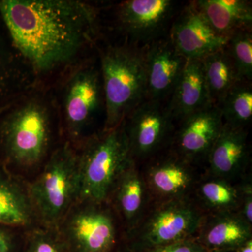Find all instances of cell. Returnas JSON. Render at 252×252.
<instances>
[{"mask_svg":"<svg viewBox=\"0 0 252 252\" xmlns=\"http://www.w3.org/2000/svg\"><path fill=\"white\" fill-rule=\"evenodd\" d=\"M0 17L13 46L41 79L80 62L97 32V13L76 0H0Z\"/></svg>","mask_w":252,"mask_h":252,"instance_id":"6da1fadb","label":"cell"},{"mask_svg":"<svg viewBox=\"0 0 252 252\" xmlns=\"http://www.w3.org/2000/svg\"><path fill=\"white\" fill-rule=\"evenodd\" d=\"M41 87L0 112V162L28 183L64 141L58 104Z\"/></svg>","mask_w":252,"mask_h":252,"instance_id":"7a4b0ae2","label":"cell"},{"mask_svg":"<svg viewBox=\"0 0 252 252\" xmlns=\"http://www.w3.org/2000/svg\"><path fill=\"white\" fill-rule=\"evenodd\" d=\"M79 200L107 203L121 176L132 162L124 122L102 130L77 147Z\"/></svg>","mask_w":252,"mask_h":252,"instance_id":"3957f363","label":"cell"},{"mask_svg":"<svg viewBox=\"0 0 252 252\" xmlns=\"http://www.w3.org/2000/svg\"><path fill=\"white\" fill-rule=\"evenodd\" d=\"M105 119L102 130L115 128L146 99L144 51L110 46L101 54Z\"/></svg>","mask_w":252,"mask_h":252,"instance_id":"277c9868","label":"cell"},{"mask_svg":"<svg viewBox=\"0 0 252 252\" xmlns=\"http://www.w3.org/2000/svg\"><path fill=\"white\" fill-rule=\"evenodd\" d=\"M40 225L58 227L80 195L77 149L63 141L28 183Z\"/></svg>","mask_w":252,"mask_h":252,"instance_id":"5b68a950","label":"cell"},{"mask_svg":"<svg viewBox=\"0 0 252 252\" xmlns=\"http://www.w3.org/2000/svg\"><path fill=\"white\" fill-rule=\"evenodd\" d=\"M64 74L58 104L61 129L63 140L77 148L94 135L91 128L104 102L102 77L89 61H80Z\"/></svg>","mask_w":252,"mask_h":252,"instance_id":"8992f818","label":"cell"},{"mask_svg":"<svg viewBox=\"0 0 252 252\" xmlns=\"http://www.w3.org/2000/svg\"><path fill=\"white\" fill-rule=\"evenodd\" d=\"M205 215L188 197L159 201L133 229L124 235V242L131 250L149 249L195 238Z\"/></svg>","mask_w":252,"mask_h":252,"instance_id":"52a82bcc","label":"cell"},{"mask_svg":"<svg viewBox=\"0 0 252 252\" xmlns=\"http://www.w3.org/2000/svg\"><path fill=\"white\" fill-rule=\"evenodd\" d=\"M70 252H114L124 230L108 203L79 200L58 225Z\"/></svg>","mask_w":252,"mask_h":252,"instance_id":"ba28073f","label":"cell"},{"mask_svg":"<svg viewBox=\"0 0 252 252\" xmlns=\"http://www.w3.org/2000/svg\"><path fill=\"white\" fill-rule=\"evenodd\" d=\"M173 117L162 102L144 99L124 121L131 157L135 160L157 152L171 130Z\"/></svg>","mask_w":252,"mask_h":252,"instance_id":"9c48e42d","label":"cell"},{"mask_svg":"<svg viewBox=\"0 0 252 252\" xmlns=\"http://www.w3.org/2000/svg\"><path fill=\"white\" fill-rule=\"evenodd\" d=\"M169 38L187 60L203 59L224 48L228 39L215 31L194 1L173 23Z\"/></svg>","mask_w":252,"mask_h":252,"instance_id":"30bf717a","label":"cell"},{"mask_svg":"<svg viewBox=\"0 0 252 252\" xmlns=\"http://www.w3.org/2000/svg\"><path fill=\"white\" fill-rule=\"evenodd\" d=\"M144 61L146 99L162 102L171 96L187 60L177 51L167 37L150 43L144 51Z\"/></svg>","mask_w":252,"mask_h":252,"instance_id":"8fae6325","label":"cell"},{"mask_svg":"<svg viewBox=\"0 0 252 252\" xmlns=\"http://www.w3.org/2000/svg\"><path fill=\"white\" fill-rule=\"evenodd\" d=\"M182 120L175 138L176 155L190 163L206 159L223 127L220 108L210 106Z\"/></svg>","mask_w":252,"mask_h":252,"instance_id":"7c38bea8","label":"cell"},{"mask_svg":"<svg viewBox=\"0 0 252 252\" xmlns=\"http://www.w3.org/2000/svg\"><path fill=\"white\" fill-rule=\"evenodd\" d=\"M170 0H129L119 5V25L131 37L152 43L165 28L174 11Z\"/></svg>","mask_w":252,"mask_h":252,"instance_id":"4fadbf2b","label":"cell"},{"mask_svg":"<svg viewBox=\"0 0 252 252\" xmlns=\"http://www.w3.org/2000/svg\"><path fill=\"white\" fill-rule=\"evenodd\" d=\"M148 192L144 176L132 162L117 181L107 201L120 221L124 237L142 219Z\"/></svg>","mask_w":252,"mask_h":252,"instance_id":"5bb4252c","label":"cell"},{"mask_svg":"<svg viewBox=\"0 0 252 252\" xmlns=\"http://www.w3.org/2000/svg\"><path fill=\"white\" fill-rule=\"evenodd\" d=\"M0 224L23 230L40 225L30 195L28 183L0 162Z\"/></svg>","mask_w":252,"mask_h":252,"instance_id":"9a60e30c","label":"cell"},{"mask_svg":"<svg viewBox=\"0 0 252 252\" xmlns=\"http://www.w3.org/2000/svg\"><path fill=\"white\" fill-rule=\"evenodd\" d=\"M195 238L208 252H235L252 239V225L239 212L211 213Z\"/></svg>","mask_w":252,"mask_h":252,"instance_id":"2e32d148","label":"cell"},{"mask_svg":"<svg viewBox=\"0 0 252 252\" xmlns=\"http://www.w3.org/2000/svg\"><path fill=\"white\" fill-rule=\"evenodd\" d=\"M144 177L149 191L158 201L188 197L196 183L190 162L177 155L156 162Z\"/></svg>","mask_w":252,"mask_h":252,"instance_id":"e0dca14e","label":"cell"},{"mask_svg":"<svg viewBox=\"0 0 252 252\" xmlns=\"http://www.w3.org/2000/svg\"><path fill=\"white\" fill-rule=\"evenodd\" d=\"M249 156L245 129L223 124L206 159L213 177L228 180L245 170Z\"/></svg>","mask_w":252,"mask_h":252,"instance_id":"ac0fdd59","label":"cell"},{"mask_svg":"<svg viewBox=\"0 0 252 252\" xmlns=\"http://www.w3.org/2000/svg\"><path fill=\"white\" fill-rule=\"evenodd\" d=\"M39 86L27 63L0 32V112Z\"/></svg>","mask_w":252,"mask_h":252,"instance_id":"d6986e66","label":"cell"},{"mask_svg":"<svg viewBox=\"0 0 252 252\" xmlns=\"http://www.w3.org/2000/svg\"><path fill=\"white\" fill-rule=\"evenodd\" d=\"M210 106L212 104L201 60H187L170 96V102L167 106L173 118L183 119Z\"/></svg>","mask_w":252,"mask_h":252,"instance_id":"ffe728a7","label":"cell"},{"mask_svg":"<svg viewBox=\"0 0 252 252\" xmlns=\"http://www.w3.org/2000/svg\"><path fill=\"white\" fill-rule=\"evenodd\" d=\"M217 33L228 39L236 32L252 29L251 4L243 0L194 1Z\"/></svg>","mask_w":252,"mask_h":252,"instance_id":"44dd1931","label":"cell"},{"mask_svg":"<svg viewBox=\"0 0 252 252\" xmlns=\"http://www.w3.org/2000/svg\"><path fill=\"white\" fill-rule=\"evenodd\" d=\"M201 61L210 103L219 107L228 92L243 80L239 77L225 46Z\"/></svg>","mask_w":252,"mask_h":252,"instance_id":"7402d4cb","label":"cell"},{"mask_svg":"<svg viewBox=\"0 0 252 252\" xmlns=\"http://www.w3.org/2000/svg\"><path fill=\"white\" fill-rule=\"evenodd\" d=\"M203 181L197 188L198 196L211 213L240 211L241 188L233 187L228 180L213 177Z\"/></svg>","mask_w":252,"mask_h":252,"instance_id":"603a6c76","label":"cell"},{"mask_svg":"<svg viewBox=\"0 0 252 252\" xmlns=\"http://www.w3.org/2000/svg\"><path fill=\"white\" fill-rule=\"evenodd\" d=\"M224 124L245 129L252 122L251 82L241 81L228 92L219 107Z\"/></svg>","mask_w":252,"mask_h":252,"instance_id":"cb8c5ba5","label":"cell"},{"mask_svg":"<svg viewBox=\"0 0 252 252\" xmlns=\"http://www.w3.org/2000/svg\"><path fill=\"white\" fill-rule=\"evenodd\" d=\"M252 29L236 32L228 38L225 49L243 81L251 82L252 79Z\"/></svg>","mask_w":252,"mask_h":252,"instance_id":"d4e9b609","label":"cell"},{"mask_svg":"<svg viewBox=\"0 0 252 252\" xmlns=\"http://www.w3.org/2000/svg\"><path fill=\"white\" fill-rule=\"evenodd\" d=\"M25 252H70L57 227L39 225L26 231Z\"/></svg>","mask_w":252,"mask_h":252,"instance_id":"484cf974","label":"cell"},{"mask_svg":"<svg viewBox=\"0 0 252 252\" xmlns=\"http://www.w3.org/2000/svg\"><path fill=\"white\" fill-rule=\"evenodd\" d=\"M26 231L0 224V252H25Z\"/></svg>","mask_w":252,"mask_h":252,"instance_id":"4316f807","label":"cell"},{"mask_svg":"<svg viewBox=\"0 0 252 252\" xmlns=\"http://www.w3.org/2000/svg\"><path fill=\"white\" fill-rule=\"evenodd\" d=\"M140 252H208L195 238L187 239L175 243L149 249Z\"/></svg>","mask_w":252,"mask_h":252,"instance_id":"83f0119b","label":"cell"},{"mask_svg":"<svg viewBox=\"0 0 252 252\" xmlns=\"http://www.w3.org/2000/svg\"><path fill=\"white\" fill-rule=\"evenodd\" d=\"M242 202L239 213L249 224H252V187L251 181H248L240 187Z\"/></svg>","mask_w":252,"mask_h":252,"instance_id":"f1b7e54d","label":"cell"},{"mask_svg":"<svg viewBox=\"0 0 252 252\" xmlns=\"http://www.w3.org/2000/svg\"><path fill=\"white\" fill-rule=\"evenodd\" d=\"M235 252H252V240H248L246 243H244L240 246Z\"/></svg>","mask_w":252,"mask_h":252,"instance_id":"f546056e","label":"cell"},{"mask_svg":"<svg viewBox=\"0 0 252 252\" xmlns=\"http://www.w3.org/2000/svg\"><path fill=\"white\" fill-rule=\"evenodd\" d=\"M114 252H136L133 251V250H131V249L129 248L127 245H126L124 242H123L122 245L117 248V250H116Z\"/></svg>","mask_w":252,"mask_h":252,"instance_id":"4dcf8cb0","label":"cell"},{"mask_svg":"<svg viewBox=\"0 0 252 252\" xmlns=\"http://www.w3.org/2000/svg\"></svg>","mask_w":252,"mask_h":252,"instance_id":"1f68e13d","label":"cell"}]
</instances>
